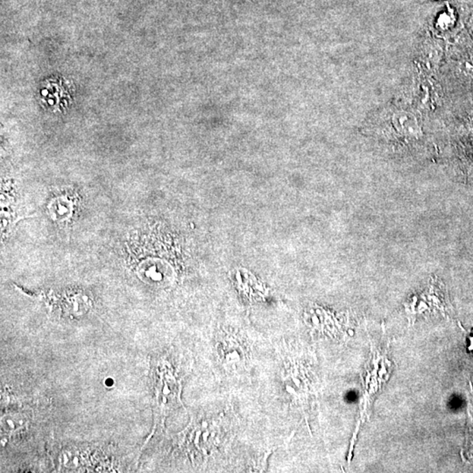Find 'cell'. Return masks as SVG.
Segmentation results:
<instances>
[{
	"label": "cell",
	"instance_id": "2",
	"mask_svg": "<svg viewBox=\"0 0 473 473\" xmlns=\"http://www.w3.org/2000/svg\"><path fill=\"white\" fill-rule=\"evenodd\" d=\"M462 71L463 73L473 77V60L470 59L469 61L465 62V64L462 65Z\"/></svg>",
	"mask_w": 473,
	"mask_h": 473
},
{
	"label": "cell",
	"instance_id": "4",
	"mask_svg": "<svg viewBox=\"0 0 473 473\" xmlns=\"http://www.w3.org/2000/svg\"><path fill=\"white\" fill-rule=\"evenodd\" d=\"M470 23H471V27H472V30L473 32V16L471 19V22H470Z\"/></svg>",
	"mask_w": 473,
	"mask_h": 473
},
{
	"label": "cell",
	"instance_id": "3",
	"mask_svg": "<svg viewBox=\"0 0 473 473\" xmlns=\"http://www.w3.org/2000/svg\"><path fill=\"white\" fill-rule=\"evenodd\" d=\"M469 119H470V122H471V124L473 125V110H472V112H471V114H470Z\"/></svg>",
	"mask_w": 473,
	"mask_h": 473
},
{
	"label": "cell",
	"instance_id": "1",
	"mask_svg": "<svg viewBox=\"0 0 473 473\" xmlns=\"http://www.w3.org/2000/svg\"><path fill=\"white\" fill-rule=\"evenodd\" d=\"M391 122L394 131L400 136L409 140H417L422 136L420 122L414 113L408 110H397L393 113Z\"/></svg>",
	"mask_w": 473,
	"mask_h": 473
},
{
	"label": "cell",
	"instance_id": "5",
	"mask_svg": "<svg viewBox=\"0 0 473 473\" xmlns=\"http://www.w3.org/2000/svg\"><path fill=\"white\" fill-rule=\"evenodd\" d=\"M107 385H112L113 383V381L112 380H108L106 381Z\"/></svg>",
	"mask_w": 473,
	"mask_h": 473
}]
</instances>
